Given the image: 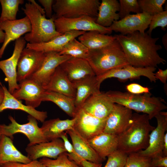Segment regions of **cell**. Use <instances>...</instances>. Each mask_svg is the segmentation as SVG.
<instances>
[{"label":"cell","mask_w":167,"mask_h":167,"mask_svg":"<svg viewBox=\"0 0 167 167\" xmlns=\"http://www.w3.org/2000/svg\"><path fill=\"white\" fill-rule=\"evenodd\" d=\"M1 132H0V136H1Z\"/></svg>","instance_id":"51"},{"label":"cell","mask_w":167,"mask_h":167,"mask_svg":"<svg viewBox=\"0 0 167 167\" xmlns=\"http://www.w3.org/2000/svg\"><path fill=\"white\" fill-rule=\"evenodd\" d=\"M31 161L23 155L15 146L10 137L4 135L0 136V166L9 162H18L23 164Z\"/></svg>","instance_id":"27"},{"label":"cell","mask_w":167,"mask_h":167,"mask_svg":"<svg viewBox=\"0 0 167 167\" xmlns=\"http://www.w3.org/2000/svg\"><path fill=\"white\" fill-rule=\"evenodd\" d=\"M28 122L24 124L17 122L11 116H9L11 123L8 125L0 124V132L11 138L13 135L18 133L24 134L28 138L29 145L48 142L38 125L37 120L31 115L28 116Z\"/></svg>","instance_id":"7"},{"label":"cell","mask_w":167,"mask_h":167,"mask_svg":"<svg viewBox=\"0 0 167 167\" xmlns=\"http://www.w3.org/2000/svg\"><path fill=\"white\" fill-rule=\"evenodd\" d=\"M157 122L156 127L151 132L148 145L144 150L137 153L139 155L152 158L162 152L164 136L167 130V113L161 112L155 117Z\"/></svg>","instance_id":"11"},{"label":"cell","mask_w":167,"mask_h":167,"mask_svg":"<svg viewBox=\"0 0 167 167\" xmlns=\"http://www.w3.org/2000/svg\"><path fill=\"white\" fill-rule=\"evenodd\" d=\"M89 52V49L76 38L69 42L59 54L72 57L86 59Z\"/></svg>","instance_id":"33"},{"label":"cell","mask_w":167,"mask_h":167,"mask_svg":"<svg viewBox=\"0 0 167 167\" xmlns=\"http://www.w3.org/2000/svg\"><path fill=\"white\" fill-rule=\"evenodd\" d=\"M154 76L157 79H159L162 83L166 84L167 80V69L162 70L159 68L158 70L154 73Z\"/></svg>","instance_id":"46"},{"label":"cell","mask_w":167,"mask_h":167,"mask_svg":"<svg viewBox=\"0 0 167 167\" xmlns=\"http://www.w3.org/2000/svg\"><path fill=\"white\" fill-rule=\"evenodd\" d=\"M22 9L31 23V31L26 34L24 37L28 43L35 44L48 42L62 34L56 31L54 16L46 18L33 4L29 2L26 3L24 8H22Z\"/></svg>","instance_id":"5"},{"label":"cell","mask_w":167,"mask_h":167,"mask_svg":"<svg viewBox=\"0 0 167 167\" xmlns=\"http://www.w3.org/2000/svg\"><path fill=\"white\" fill-rule=\"evenodd\" d=\"M39 161L46 167H81L70 160L66 152L61 153L56 159L43 157Z\"/></svg>","instance_id":"36"},{"label":"cell","mask_w":167,"mask_h":167,"mask_svg":"<svg viewBox=\"0 0 167 167\" xmlns=\"http://www.w3.org/2000/svg\"><path fill=\"white\" fill-rule=\"evenodd\" d=\"M152 16L144 12L129 14L114 21L109 27L112 31L126 35L135 32L144 33L148 28Z\"/></svg>","instance_id":"12"},{"label":"cell","mask_w":167,"mask_h":167,"mask_svg":"<svg viewBox=\"0 0 167 167\" xmlns=\"http://www.w3.org/2000/svg\"><path fill=\"white\" fill-rule=\"evenodd\" d=\"M76 89L75 104L77 110L81 108L85 101L91 96L101 92V83L96 75H89L72 82Z\"/></svg>","instance_id":"21"},{"label":"cell","mask_w":167,"mask_h":167,"mask_svg":"<svg viewBox=\"0 0 167 167\" xmlns=\"http://www.w3.org/2000/svg\"><path fill=\"white\" fill-rule=\"evenodd\" d=\"M25 150L27 157L31 161L43 157L56 159L61 153L66 152L63 141L61 138L32 145L28 144Z\"/></svg>","instance_id":"18"},{"label":"cell","mask_w":167,"mask_h":167,"mask_svg":"<svg viewBox=\"0 0 167 167\" xmlns=\"http://www.w3.org/2000/svg\"><path fill=\"white\" fill-rule=\"evenodd\" d=\"M26 41L21 37L15 41L13 53L9 58L0 61V69L4 74L8 83L9 92L12 94L19 87L17 80V69L20 54L24 48Z\"/></svg>","instance_id":"14"},{"label":"cell","mask_w":167,"mask_h":167,"mask_svg":"<svg viewBox=\"0 0 167 167\" xmlns=\"http://www.w3.org/2000/svg\"><path fill=\"white\" fill-rule=\"evenodd\" d=\"M162 152L165 156H167V133L166 132L164 136V142Z\"/></svg>","instance_id":"48"},{"label":"cell","mask_w":167,"mask_h":167,"mask_svg":"<svg viewBox=\"0 0 167 167\" xmlns=\"http://www.w3.org/2000/svg\"><path fill=\"white\" fill-rule=\"evenodd\" d=\"M1 167H46L39 161L34 160L26 164L18 162H9L4 164Z\"/></svg>","instance_id":"43"},{"label":"cell","mask_w":167,"mask_h":167,"mask_svg":"<svg viewBox=\"0 0 167 167\" xmlns=\"http://www.w3.org/2000/svg\"><path fill=\"white\" fill-rule=\"evenodd\" d=\"M75 118L61 120L59 118L45 121L41 128L47 141L60 138L61 135L67 130L73 129Z\"/></svg>","instance_id":"29"},{"label":"cell","mask_w":167,"mask_h":167,"mask_svg":"<svg viewBox=\"0 0 167 167\" xmlns=\"http://www.w3.org/2000/svg\"><path fill=\"white\" fill-rule=\"evenodd\" d=\"M167 25V11L158 13L153 16L148 26L149 29L147 33L151 35L152 31L157 27H160L164 30Z\"/></svg>","instance_id":"41"},{"label":"cell","mask_w":167,"mask_h":167,"mask_svg":"<svg viewBox=\"0 0 167 167\" xmlns=\"http://www.w3.org/2000/svg\"><path fill=\"white\" fill-rule=\"evenodd\" d=\"M38 1L44 7L45 15L48 18L53 16V5L54 1L53 0H39Z\"/></svg>","instance_id":"45"},{"label":"cell","mask_w":167,"mask_h":167,"mask_svg":"<svg viewBox=\"0 0 167 167\" xmlns=\"http://www.w3.org/2000/svg\"><path fill=\"white\" fill-rule=\"evenodd\" d=\"M59 66L72 82L89 75H96L87 61L85 59L71 57Z\"/></svg>","instance_id":"23"},{"label":"cell","mask_w":167,"mask_h":167,"mask_svg":"<svg viewBox=\"0 0 167 167\" xmlns=\"http://www.w3.org/2000/svg\"><path fill=\"white\" fill-rule=\"evenodd\" d=\"M116 39L114 36L102 34L96 31L85 32L78 37V41L89 50L103 47L112 43Z\"/></svg>","instance_id":"31"},{"label":"cell","mask_w":167,"mask_h":167,"mask_svg":"<svg viewBox=\"0 0 167 167\" xmlns=\"http://www.w3.org/2000/svg\"><path fill=\"white\" fill-rule=\"evenodd\" d=\"M96 19L88 16L75 18L61 17L55 19L54 22L56 31L61 34L73 30L85 32L96 31L107 35L112 33V31L109 27H103L97 24Z\"/></svg>","instance_id":"8"},{"label":"cell","mask_w":167,"mask_h":167,"mask_svg":"<svg viewBox=\"0 0 167 167\" xmlns=\"http://www.w3.org/2000/svg\"><path fill=\"white\" fill-rule=\"evenodd\" d=\"M88 141L104 161L106 157L118 149V136L116 135L103 132Z\"/></svg>","instance_id":"25"},{"label":"cell","mask_w":167,"mask_h":167,"mask_svg":"<svg viewBox=\"0 0 167 167\" xmlns=\"http://www.w3.org/2000/svg\"><path fill=\"white\" fill-rule=\"evenodd\" d=\"M0 28L5 33L4 40L0 48V58L11 42L16 41L23 34L29 33L31 30L30 20L26 16L19 19L0 22Z\"/></svg>","instance_id":"19"},{"label":"cell","mask_w":167,"mask_h":167,"mask_svg":"<svg viewBox=\"0 0 167 167\" xmlns=\"http://www.w3.org/2000/svg\"><path fill=\"white\" fill-rule=\"evenodd\" d=\"M156 68L154 67H138L131 65L113 69L104 74L96 76L101 84L105 79L111 78H115L122 81L128 79L139 78L141 76L147 78L152 82L155 83L156 79L154 76V72Z\"/></svg>","instance_id":"13"},{"label":"cell","mask_w":167,"mask_h":167,"mask_svg":"<svg viewBox=\"0 0 167 167\" xmlns=\"http://www.w3.org/2000/svg\"><path fill=\"white\" fill-rule=\"evenodd\" d=\"M150 120L146 114L133 113L129 126L118 135V149L128 154L146 149L150 133L155 128L150 124Z\"/></svg>","instance_id":"2"},{"label":"cell","mask_w":167,"mask_h":167,"mask_svg":"<svg viewBox=\"0 0 167 167\" xmlns=\"http://www.w3.org/2000/svg\"><path fill=\"white\" fill-rule=\"evenodd\" d=\"M72 141V145L75 152L81 157L90 162L101 164L104 161L101 158L88 143L73 129L66 131Z\"/></svg>","instance_id":"26"},{"label":"cell","mask_w":167,"mask_h":167,"mask_svg":"<svg viewBox=\"0 0 167 167\" xmlns=\"http://www.w3.org/2000/svg\"><path fill=\"white\" fill-rule=\"evenodd\" d=\"M45 53V57L40 67L29 78L43 87L48 83L56 68L62 62L72 57L60 55L59 53L54 52Z\"/></svg>","instance_id":"17"},{"label":"cell","mask_w":167,"mask_h":167,"mask_svg":"<svg viewBox=\"0 0 167 167\" xmlns=\"http://www.w3.org/2000/svg\"><path fill=\"white\" fill-rule=\"evenodd\" d=\"M121 45L130 65L138 67H154L166 61L158 51L162 47L156 43L158 37H152L147 32H135L126 35H114Z\"/></svg>","instance_id":"1"},{"label":"cell","mask_w":167,"mask_h":167,"mask_svg":"<svg viewBox=\"0 0 167 167\" xmlns=\"http://www.w3.org/2000/svg\"><path fill=\"white\" fill-rule=\"evenodd\" d=\"M149 167H167V156L160 155L152 157Z\"/></svg>","instance_id":"44"},{"label":"cell","mask_w":167,"mask_h":167,"mask_svg":"<svg viewBox=\"0 0 167 167\" xmlns=\"http://www.w3.org/2000/svg\"><path fill=\"white\" fill-rule=\"evenodd\" d=\"M28 1L29 2L33 4L42 15H45V13L44 9L37 4L34 0H29Z\"/></svg>","instance_id":"47"},{"label":"cell","mask_w":167,"mask_h":167,"mask_svg":"<svg viewBox=\"0 0 167 167\" xmlns=\"http://www.w3.org/2000/svg\"><path fill=\"white\" fill-rule=\"evenodd\" d=\"M67 133L64 132L61 136L60 138L63 141L69 159L74 161L81 167H101L102 164H97L87 161L80 156L75 151L72 144L68 139Z\"/></svg>","instance_id":"35"},{"label":"cell","mask_w":167,"mask_h":167,"mask_svg":"<svg viewBox=\"0 0 167 167\" xmlns=\"http://www.w3.org/2000/svg\"><path fill=\"white\" fill-rule=\"evenodd\" d=\"M126 88L128 92L134 94L139 95L150 93L148 88L143 86L135 83H131L126 85Z\"/></svg>","instance_id":"42"},{"label":"cell","mask_w":167,"mask_h":167,"mask_svg":"<svg viewBox=\"0 0 167 167\" xmlns=\"http://www.w3.org/2000/svg\"><path fill=\"white\" fill-rule=\"evenodd\" d=\"M128 154L119 149L109 155L104 167H124Z\"/></svg>","instance_id":"40"},{"label":"cell","mask_w":167,"mask_h":167,"mask_svg":"<svg viewBox=\"0 0 167 167\" xmlns=\"http://www.w3.org/2000/svg\"><path fill=\"white\" fill-rule=\"evenodd\" d=\"M19 85L12 96L18 100H24L26 105L34 109L38 107L43 101L46 91L43 87L31 78L21 81Z\"/></svg>","instance_id":"15"},{"label":"cell","mask_w":167,"mask_h":167,"mask_svg":"<svg viewBox=\"0 0 167 167\" xmlns=\"http://www.w3.org/2000/svg\"><path fill=\"white\" fill-rule=\"evenodd\" d=\"M42 101L54 103L72 118L76 115L77 110L75 105V98L59 93L45 91Z\"/></svg>","instance_id":"32"},{"label":"cell","mask_w":167,"mask_h":167,"mask_svg":"<svg viewBox=\"0 0 167 167\" xmlns=\"http://www.w3.org/2000/svg\"><path fill=\"white\" fill-rule=\"evenodd\" d=\"M141 11L153 16L164 11L163 5L166 0H138Z\"/></svg>","instance_id":"37"},{"label":"cell","mask_w":167,"mask_h":167,"mask_svg":"<svg viewBox=\"0 0 167 167\" xmlns=\"http://www.w3.org/2000/svg\"><path fill=\"white\" fill-rule=\"evenodd\" d=\"M73 129L87 140L103 132L106 119L95 117L82 109L77 110Z\"/></svg>","instance_id":"9"},{"label":"cell","mask_w":167,"mask_h":167,"mask_svg":"<svg viewBox=\"0 0 167 167\" xmlns=\"http://www.w3.org/2000/svg\"><path fill=\"white\" fill-rule=\"evenodd\" d=\"M84 31L73 30L58 36L50 41L38 44L28 43L26 48L47 53L51 52L59 53L69 42L84 33Z\"/></svg>","instance_id":"22"},{"label":"cell","mask_w":167,"mask_h":167,"mask_svg":"<svg viewBox=\"0 0 167 167\" xmlns=\"http://www.w3.org/2000/svg\"><path fill=\"white\" fill-rule=\"evenodd\" d=\"M46 91L54 92L75 98L76 89L71 81L59 66L47 84L43 87Z\"/></svg>","instance_id":"24"},{"label":"cell","mask_w":167,"mask_h":167,"mask_svg":"<svg viewBox=\"0 0 167 167\" xmlns=\"http://www.w3.org/2000/svg\"><path fill=\"white\" fill-rule=\"evenodd\" d=\"M2 88L4 97L0 105V113L7 109L19 110L26 112L42 123L45 121L47 117L46 112L38 111L31 107L24 105L20 100L15 98L5 86H3Z\"/></svg>","instance_id":"28"},{"label":"cell","mask_w":167,"mask_h":167,"mask_svg":"<svg viewBox=\"0 0 167 167\" xmlns=\"http://www.w3.org/2000/svg\"><path fill=\"white\" fill-rule=\"evenodd\" d=\"M151 158L137 152L128 154L124 167H149Z\"/></svg>","instance_id":"39"},{"label":"cell","mask_w":167,"mask_h":167,"mask_svg":"<svg viewBox=\"0 0 167 167\" xmlns=\"http://www.w3.org/2000/svg\"><path fill=\"white\" fill-rule=\"evenodd\" d=\"M114 104L105 93L101 92L90 96L81 109L95 117L104 119H107Z\"/></svg>","instance_id":"20"},{"label":"cell","mask_w":167,"mask_h":167,"mask_svg":"<svg viewBox=\"0 0 167 167\" xmlns=\"http://www.w3.org/2000/svg\"><path fill=\"white\" fill-rule=\"evenodd\" d=\"M2 85L0 83V105L2 103L4 97V92L2 88Z\"/></svg>","instance_id":"49"},{"label":"cell","mask_w":167,"mask_h":167,"mask_svg":"<svg viewBox=\"0 0 167 167\" xmlns=\"http://www.w3.org/2000/svg\"><path fill=\"white\" fill-rule=\"evenodd\" d=\"M45 53L27 48L22 51L17 69V80L19 83L28 79L40 67Z\"/></svg>","instance_id":"10"},{"label":"cell","mask_w":167,"mask_h":167,"mask_svg":"<svg viewBox=\"0 0 167 167\" xmlns=\"http://www.w3.org/2000/svg\"><path fill=\"white\" fill-rule=\"evenodd\" d=\"M5 36V33L0 28V43H3Z\"/></svg>","instance_id":"50"},{"label":"cell","mask_w":167,"mask_h":167,"mask_svg":"<svg viewBox=\"0 0 167 167\" xmlns=\"http://www.w3.org/2000/svg\"><path fill=\"white\" fill-rule=\"evenodd\" d=\"M24 2L23 0H0L2 7L0 22L16 19L19 5Z\"/></svg>","instance_id":"34"},{"label":"cell","mask_w":167,"mask_h":167,"mask_svg":"<svg viewBox=\"0 0 167 167\" xmlns=\"http://www.w3.org/2000/svg\"></svg>","instance_id":"52"},{"label":"cell","mask_w":167,"mask_h":167,"mask_svg":"<svg viewBox=\"0 0 167 167\" xmlns=\"http://www.w3.org/2000/svg\"><path fill=\"white\" fill-rule=\"evenodd\" d=\"M120 5L117 0H102L100 3L96 22L98 25L109 28L116 21L120 19L117 11Z\"/></svg>","instance_id":"30"},{"label":"cell","mask_w":167,"mask_h":167,"mask_svg":"<svg viewBox=\"0 0 167 167\" xmlns=\"http://www.w3.org/2000/svg\"><path fill=\"white\" fill-rule=\"evenodd\" d=\"M105 93L114 103L146 114L150 120L167 108L161 99L151 96V93L137 95L117 91H109Z\"/></svg>","instance_id":"3"},{"label":"cell","mask_w":167,"mask_h":167,"mask_svg":"<svg viewBox=\"0 0 167 167\" xmlns=\"http://www.w3.org/2000/svg\"><path fill=\"white\" fill-rule=\"evenodd\" d=\"M99 0H56L53 9L55 19L88 16L96 18L100 4Z\"/></svg>","instance_id":"6"},{"label":"cell","mask_w":167,"mask_h":167,"mask_svg":"<svg viewBox=\"0 0 167 167\" xmlns=\"http://www.w3.org/2000/svg\"><path fill=\"white\" fill-rule=\"evenodd\" d=\"M132 111L122 105L115 103L113 109L106 119L103 132L118 135L130 126Z\"/></svg>","instance_id":"16"},{"label":"cell","mask_w":167,"mask_h":167,"mask_svg":"<svg viewBox=\"0 0 167 167\" xmlns=\"http://www.w3.org/2000/svg\"><path fill=\"white\" fill-rule=\"evenodd\" d=\"M119 10L118 14L120 19L130 14L131 12L136 14L142 12L137 0H119Z\"/></svg>","instance_id":"38"},{"label":"cell","mask_w":167,"mask_h":167,"mask_svg":"<svg viewBox=\"0 0 167 167\" xmlns=\"http://www.w3.org/2000/svg\"><path fill=\"white\" fill-rule=\"evenodd\" d=\"M86 60L96 76L110 70L129 65L121 45L116 39L101 48L89 50Z\"/></svg>","instance_id":"4"}]
</instances>
